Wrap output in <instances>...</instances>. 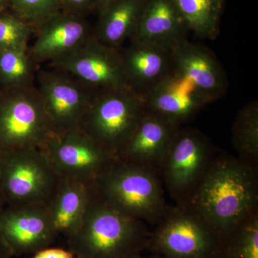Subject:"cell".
Segmentation results:
<instances>
[{"label": "cell", "mask_w": 258, "mask_h": 258, "mask_svg": "<svg viewBox=\"0 0 258 258\" xmlns=\"http://www.w3.org/2000/svg\"><path fill=\"white\" fill-rule=\"evenodd\" d=\"M189 32L174 0H146L137 31L130 40L171 48Z\"/></svg>", "instance_id": "cell-18"}, {"label": "cell", "mask_w": 258, "mask_h": 258, "mask_svg": "<svg viewBox=\"0 0 258 258\" xmlns=\"http://www.w3.org/2000/svg\"><path fill=\"white\" fill-rule=\"evenodd\" d=\"M123 258H142L141 257L140 254H133V255L127 256V257Z\"/></svg>", "instance_id": "cell-33"}, {"label": "cell", "mask_w": 258, "mask_h": 258, "mask_svg": "<svg viewBox=\"0 0 258 258\" xmlns=\"http://www.w3.org/2000/svg\"><path fill=\"white\" fill-rule=\"evenodd\" d=\"M257 170L227 153L215 156L186 205L201 217L222 244L257 210Z\"/></svg>", "instance_id": "cell-1"}, {"label": "cell", "mask_w": 258, "mask_h": 258, "mask_svg": "<svg viewBox=\"0 0 258 258\" xmlns=\"http://www.w3.org/2000/svg\"><path fill=\"white\" fill-rule=\"evenodd\" d=\"M174 69L189 80L210 103L222 98L227 80L216 56L207 47L181 40L171 47Z\"/></svg>", "instance_id": "cell-15"}, {"label": "cell", "mask_w": 258, "mask_h": 258, "mask_svg": "<svg viewBox=\"0 0 258 258\" xmlns=\"http://www.w3.org/2000/svg\"><path fill=\"white\" fill-rule=\"evenodd\" d=\"M232 143L239 159L257 170L258 103L253 101L238 111L232 128Z\"/></svg>", "instance_id": "cell-23"}, {"label": "cell", "mask_w": 258, "mask_h": 258, "mask_svg": "<svg viewBox=\"0 0 258 258\" xmlns=\"http://www.w3.org/2000/svg\"><path fill=\"white\" fill-rule=\"evenodd\" d=\"M97 198L112 208L157 225L169 211L157 171L116 159L91 184Z\"/></svg>", "instance_id": "cell-3"}, {"label": "cell", "mask_w": 258, "mask_h": 258, "mask_svg": "<svg viewBox=\"0 0 258 258\" xmlns=\"http://www.w3.org/2000/svg\"><path fill=\"white\" fill-rule=\"evenodd\" d=\"M93 195L91 184L60 178L46 204L51 224L58 237L69 238L78 230Z\"/></svg>", "instance_id": "cell-19"}, {"label": "cell", "mask_w": 258, "mask_h": 258, "mask_svg": "<svg viewBox=\"0 0 258 258\" xmlns=\"http://www.w3.org/2000/svg\"><path fill=\"white\" fill-rule=\"evenodd\" d=\"M217 258H221V257H220H220H217Z\"/></svg>", "instance_id": "cell-35"}, {"label": "cell", "mask_w": 258, "mask_h": 258, "mask_svg": "<svg viewBox=\"0 0 258 258\" xmlns=\"http://www.w3.org/2000/svg\"><path fill=\"white\" fill-rule=\"evenodd\" d=\"M48 66L71 75L95 92L129 87L119 50L103 45L93 36Z\"/></svg>", "instance_id": "cell-11"}, {"label": "cell", "mask_w": 258, "mask_h": 258, "mask_svg": "<svg viewBox=\"0 0 258 258\" xmlns=\"http://www.w3.org/2000/svg\"><path fill=\"white\" fill-rule=\"evenodd\" d=\"M149 235L147 247L169 258H217L222 242L188 205L171 208Z\"/></svg>", "instance_id": "cell-6"}, {"label": "cell", "mask_w": 258, "mask_h": 258, "mask_svg": "<svg viewBox=\"0 0 258 258\" xmlns=\"http://www.w3.org/2000/svg\"><path fill=\"white\" fill-rule=\"evenodd\" d=\"M179 128L146 108L118 160L144 166L159 174L161 162Z\"/></svg>", "instance_id": "cell-16"}, {"label": "cell", "mask_w": 258, "mask_h": 258, "mask_svg": "<svg viewBox=\"0 0 258 258\" xmlns=\"http://www.w3.org/2000/svg\"><path fill=\"white\" fill-rule=\"evenodd\" d=\"M144 98L148 111L177 128L192 120L210 103L189 80L174 69Z\"/></svg>", "instance_id": "cell-14"}, {"label": "cell", "mask_w": 258, "mask_h": 258, "mask_svg": "<svg viewBox=\"0 0 258 258\" xmlns=\"http://www.w3.org/2000/svg\"><path fill=\"white\" fill-rule=\"evenodd\" d=\"M146 0H116L99 11L93 37L112 48L120 50L137 31Z\"/></svg>", "instance_id": "cell-20"}, {"label": "cell", "mask_w": 258, "mask_h": 258, "mask_svg": "<svg viewBox=\"0 0 258 258\" xmlns=\"http://www.w3.org/2000/svg\"><path fill=\"white\" fill-rule=\"evenodd\" d=\"M221 258H258L257 210L237 226L223 244Z\"/></svg>", "instance_id": "cell-24"}, {"label": "cell", "mask_w": 258, "mask_h": 258, "mask_svg": "<svg viewBox=\"0 0 258 258\" xmlns=\"http://www.w3.org/2000/svg\"><path fill=\"white\" fill-rule=\"evenodd\" d=\"M120 48V57L129 87L145 96L174 69L170 48L132 40Z\"/></svg>", "instance_id": "cell-17"}, {"label": "cell", "mask_w": 258, "mask_h": 258, "mask_svg": "<svg viewBox=\"0 0 258 258\" xmlns=\"http://www.w3.org/2000/svg\"><path fill=\"white\" fill-rule=\"evenodd\" d=\"M5 206H6V204H5L4 197H3L1 187H0V211H1Z\"/></svg>", "instance_id": "cell-31"}, {"label": "cell", "mask_w": 258, "mask_h": 258, "mask_svg": "<svg viewBox=\"0 0 258 258\" xmlns=\"http://www.w3.org/2000/svg\"><path fill=\"white\" fill-rule=\"evenodd\" d=\"M29 52L37 64H50L79 48L93 36V28L83 15L58 12L35 27Z\"/></svg>", "instance_id": "cell-13"}, {"label": "cell", "mask_w": 258, "mask_h": 258, "mask_svg": "<svg viewBox=\"0 0 258 258\" xmlns=\"http://www.w3.org/2000/svg\"><path fill=\"white\" fill-rule=\"evenodd\" d=\"M35 27L18 15H0V50L28 46Z\"/></svg>", "instance_id": "cell-25"}, {"label": "cell", "mask_w": 258, "mask_h": 258, "mask_svg": "<svg viewBox=\"0 0 258 258\" xmlns=\"http://www.w3.org/2000/svg\"><path fill=\"white\" fill-rule=\"evenodd\" d=\"M57 237L45 204L5 206L0 211V237L13 256L36 253Z\"/></svg>", "instance_id": "cell-12"}, {"label": "cell", "mask_w": 258, "mask_h": 258, "mask_svg": "<svg viewBox=\"0 0 258 258\" xmlns=\"http://www.w3.org/2000/svg\"><path fill=\"white\" fill-rule=\"evenodd\" d=\"M15 14L36 27L61 10L60 0H9Z\"/></svg>", "instance_id": "cell-26"}, {"label": "cell", "mask_w": 258, "mask_h": 258, "mask_svg": "<svg viewBox=\"0 0 258 258\" xmlns=\"http://www.w3.org/2000/svg\"><path fill=\"white\" fill-rule=\"evenodd\" d=\"M60 179L41 148L0 152V187L6 206L46 205Z\"/></svg>", "instance_id": "cell-5"}, {"label": "cell", "mask_w": 258, "mask_h": 258, "mask_svg": "<svg viewBox=\"0 0 258 258\" xmlns=\"http://www.w3.org/2000/svg\"><path fill=\"white\" fill-rule=\"evenodd\" d=\"M174 1L189 31L203 38H217L225 0Z\"/></svg>", "instance_id": "cell-21"}, {"label": "cell", "mask_w": 258, "mask_h": 258, "mask_svg": "<svg viewBox=\"0 0 258 258\" xmlns=\"http://www.w3.org/2000/svg\"><path fill=\"white\" fill-rule=\"evenodd\" d=\"M149 258H169V257H164V256L157 255V254H156V255L154 256V257H151Z\"/></svg>", "instance_id": "cell-34"}, {"label": "cell", "mask_w": 258, "mask_h": 258, "mask_svg": "<svg viewBox=\"0 0 258 258\" xmlns=\"http://www.w3.org/2000/svg\"><path fill=\"white\" fill-rule=\"evenodd\" d=\"M13 254L0 237V258H12Z\"/></svg>", "instance_id": "cell-29"}, {"label": "cell", "mask_w": 258, "mask_h": 258, "mask_svg": "<svg viewBox=\"0 0 258 258\" xmlns=\"http://www.w3.org/2000/svg\"><path fill=\"white\" fill-rule=\"evenodd\" d=\"M149 235L145 222L120 213L93 194L68 244L77 258H123L140 254Z\"/></svg>", "instance_id": "cell-2"}, {"label": "cell", "mask_w": 258, "mask_h": 258, "mask_svg": "<svg viewBox=\"0 0 258 258\" xmlns=\"http://www.w3.org/2000/svg\"><path fill=\"white\" fill-rule=\"evenodd\" d=\"M35 87L41 97L52 134L60 135L81 128L95 91L64 71L39 68Z\"/></svg>", "instance_id": "cell-9"}, {"label": "cell", "mask_w": 258, "mask_h": 258, "mask_svg": "<svg viewBox=\"0 0 258 258\" xmlns=\"http://www.w3.org/2000/svg\"><path fill=\"white\" fill-rule=\"evenodd\" d=\"M60 4L64 11L83 15L96 6V0H60Z\"/></svg>", "instance_id": "cell-27"}, {"label": "cell", "mask_w": 258, "mask_h": 258, "mask_svg": "<svg viewBox=\"0 0 258 258\" xmlns=\"http://www.w3.org/2000/svg\"><path fill=\"white\" fill-rule=\"evenodd\" d=\"M115 1H116V0H96V6L98 8V10H99L101 8H104L106 5Z\"/></svg>", "instance_id": "cell-30"}, {"label": "cell", "mask_w": 258, "mask_h": 258, "mask_svg": "<svg viewBox=\"0 0 258 258\" xmlns=\"http://www.w3.org/2000/svg\"><path fill=\"white\" fill-rule=\"evenodd\" d=\"M62 179L92 184L116 159L81 129L52 134L41 148Z\"/></svg>", "instance_id": "cell-10"}, {"label": "cell", "mask_w": 258, "mask_h": 258, "mask_svg": "<svg viewBox=\"0 0 258 258\" xmlns=\"http://www.w3.org/2000/svg\"><path fill=\"white\" fill-rule=\"evenodd\" d=\"M146 111L144 98L129 87L95 92L81 129L118 159Z\"/></svg>", "instance_id": "cell-4"}, {"label": "cell", "mask_w": 258, "mask_h": 258, "mask_svg": "<svg viewBox=\"0 0 258 258\" xmlns=\"http://www.w3.org/2000/svg\"><path fill=\"white\" fill-rule=\"evenodd\" d=\"M32 258H77L69 249L47 247L33 254Z\"/></svg>", "instance_id": "cell-28"}, {"label": "cell", "mask_w": 258, "mask_h": 258, "mask_svg": "<svg viewBox=\"0 0 258 258\" xmlns=\"http://www.w3.org/2000/svg\"><path fill=\"white\" fill-rule=\"evenodd\" d=\"M210 138L198 129L179 128L161 162L159 175L177 205H186L215 157Z\"/></svg>", "instance_id": "cell-7"}, {"label": "cell", "mask_w": 258, "mask_h": 258, "mask_svg": "<svg viewBox=\"0 0 258 258\" xmlns=\"http://www.w3.org/2000/svg\"><path fill=\"white\" fill-rule=\"evenodd\" d=\"M4 90L0 95V152L43 147L52 132L36 88Z\"/></svg>", "instance_id": "cell-8"}, {"label": "cell", "mask_w": 258, "mask_h": 258, "mask_svg": "<svg viewBox=\"0 0 258 258\" xmlns=\"http://www.w3.org/2000/svg\"><path fill=\"white\" fill-rule=\"evenodd\" d=\"M8 3H9V0H0V15H3V10Z\"/></svg>", "instance_id": "cell-32"}, {"label": "cell", "mask_w": 258, "mask_h": 258, "mask_svg": "<svg viewBox=\"0 0 258 258\" xmlns=\"http://www.w3.org/2000/svg\"><path fill=\"white\" fill-rule=\"evenodd\" d=\"M40 67L30 56L29 45L0 50V86L3 89L34 87Z\"/></svg>", "instance_id": "cell-22"}]
</instances>
